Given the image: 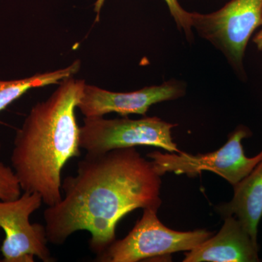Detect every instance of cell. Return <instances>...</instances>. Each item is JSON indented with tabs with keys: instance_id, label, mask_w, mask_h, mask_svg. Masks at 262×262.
I'll return each instance as SVG.
<instances>
[{
	"instance_id": "cell-8",
	"label": "cell",
	"mask_w": 262,
	"mask_h": 262,
	"mask_svg": "<svg viewBox=\"0 0 262 262\" xmlns=\"http://www.w3.org/2000/svg\"><path fill=\"white\" fill-rule=\"evenodd\" d=\"M185 93V84L175 80L129 93L112 92L85 84L77 108L85 117H103L112 113L122 117L145 115L155 103L177 99Z\"/></svg>"
},
{
	"instance_id": "cell-7",
	"label": "cell",
	"mask_w": 262,
	"mask_h": 262,
	"mask_svg": "<svg viewBox=\"0 0 262 262\" xmlns=\"http://www.w3.org/2000/svg\"><path fill=\"white\" fill-rule=\"evenodd\" d=\"M43 203L37 192H23L13 201L0 200V227L5 232L1 251L3 262L55 261L48 247L45 225L32 224L30 216Z\"/></svg>"
},
{
	"instance_id": "cell-10",
	"label": "cell",
	"mask_w": 262,
	"mask_h": 262,
	"mask_svg": "<svg viewBox=\"0 0 262 262\" xmlns=\"http://www.w3.org/2000/svg\"><path fill=\"white\" fill-rule=\"evenodd\" d=\"M233 187L232 201L217 210L224 217H236L253 241L258 243V226L262 218V160Z\"/></svg>"
},
{
	"instance_id": "cell-9",
	"label": "cell",
	"mask_w": 262,
	"mask_h": 262,
	"mask_svg": "<svg viewBox=\"0 0 262 262\" xmlns=\"http://www.w3.org/2000/svg\"><path fill=\"white\" fill-rule=\"evenodd\" d=\"M258 243L255 242L233 215L225 217L218 234L185 253L184 262H258Z\"/></svg>"
},
{
	"instance_id": "cell-13",
	"label": "cell",
	"mask_w": 262,
	"mask_h": 262,
	"mask_svg": "<svg viewBox=\"0 0 262 262\" xmlns=\"http://www.w3.org/2000/svg\"><path fill=\"white\" fill-rule=\"evenodd\" d=\"M21 194V187L14 170L0 161V200L13 201Z\"/></svg>"
},
{
	"instance_id": "cell-3",
	"label": "cell",
	"mask_w": 262,
	"mask_h": 262,
	"mask_svg": "<svg viewBox=\"0 0 262 262\" xmlns=\"http://www.w3.org/2000/svg\"><path fill=\"white\" fill-rule=\"evenodd\" d=\"M192 27L223 53L239 78H246L245 53L262 24V0H231L208 14L191 13Z\"/></svg>"
},
{
	"instance_id": "cell-15",
	"label": "cell",
	"mask_w": 262,
	"mask_h": 262,
	"mask_svg": "<svg viewBox=\"0 0 262 262\" xmlns=\"http://www.w3.org/2000/svg\"><path fill=\"white\" fill-rule=\"evenodd\" d=\"M1 149H2V144H1V141H0V152H1Z\"/></svg>"
},
{
	"instance_id": "cell-11",
	"label": "cell",
	"mask_w": 262,
	"mask_h": 262,
	"mask_svg": "<svg viewBox=\"0 0 262 262\" xmlns=\"http://www.w3.org/2000/svg\"><path fill=\"white\" fill-rule=\"evenodd\" d=\"M80 69V61L77 60L66 68L53 72L37 74L19 80H0V113L29 90L60 83L66 78L73 77Z\"/></svg>"
},
{
	"instance_id": "cell-4",
	"label": "cell",
	"mask_w": 262,
	"mask_h": 262,
	"mask_svg": "<svg viewBox=\"0 0 262 262\" xmlns=\"http://www.w3.org/2000/svg\"><path fill=\"white\" fill-rule=\"evenodd\" d=\"M175 124L158 117L131 120L85 117L80 127V145L87 154L98 155L120 148L152 146L169 152L180 153L173 142L171 130Z\"/></svg>"
},
{
	"instance_id": "cell-5",
	"label": "cell",
	"mask_w": 262,
	"mask_h": 262,
	"mask_svg": "<svg viewBox=\"0 0 262 262\" xmlns=\"http://www.w3.org/2000/svg\"><path fill=\"white\" fill-rule=\"evenodd\" d=\"M158 211L144 208L142 217L125 238L116 241L97 256L103 262H137L155 256L189 251L213 236L206 229L178 232L167 228Z\"/></svg>"
},
{
	"instance_id": "cell-1",
	"label": "cell",
	"mask_w": 262,
	"mask_h": 262,
	"mask_svg": "<svg viewBox=\"0 0 262 262\" xmlns=\"http://www.w3.org/2000/svg\"><path fill=\"white\" fill-rule=\"evenodd\" d=\"M160 177L135 147L86 153L77 174L62 181L61 201L45 210L48 243L62 245L75 232L88 231L90 247L99 256L115 242L125 215L137 208L158 211Z\"/></svg>"
},
{
	"instance_id": "cell-2",
	"label": "cell",
	"mask_w": 262,
	"mask_h": 262,
	"mask_svg": "<svg viewBox=\"0 0 262 262\" xmlns=\"http://www.w3.org/2000/svg\"><path fill=\"white\" fill-rule=\"evenodd\" d=\"M85 84L73 77L62 80L33 106L15 136L10 162L22 191L40 194L48 207L61 201L62 170L80 156L75 110Z\"/></svg>"
},
{
	"instance_id": "cell-14",
	"label": "cell",
	"mask_w": 262,
	"mask_h": 262,
	"mask_svg": "<svg viewBox=\"0 0 262 262\" xmlns=\"http://www.w3.org/2000/svg\"><path fill=\"white\" fill-rule=\"evenodd\" d=\"M261 29L256 33V35L253 38V42L256 45L258 51H262V24Z\"/></svg>"
},
{
	"instance_id": "cell-12",
	"label": "cell",
	"mask_w": 262,
	"mask_h": 262,
	"mask_svg": "<svg viewBox=\"0 0 262 262\" xmlns=\"http://www.w3.org/2000/svg\"><path fill=\"white\" fill-rule=\"evenodd\" d=\"M168 5L170 14L175 20L179 30L184 31L188 39H192V22H191V13L183 9L179 4L178 0H164ZM105 0H97L95 3V11L97 13L96 19L99 18L100 11L102 8Z\"/></svg>"
},
{
	"instance_id": "cell-6",
	"label": "cell",
	"mask_w": 262,
	"mask_h": 262,
	"mask_svg": "<svg viewBox=\"0 0 262 262\" xmlns=\"http://www.w3.org/2000/svg\"><path fill=\"white\" fill-rule=\"evenodd\" d=\"M251 135V130L241 125L229 134L225 145L213 152L194 155L183 151L163 154L155 151L149 153L147 157L160 177L166 173H173L195 177L207 170L218 174L234 186L247 177L262 160V150L253 158H248L245 154L243 139Z\"/></svg>"
}]
</instances>
